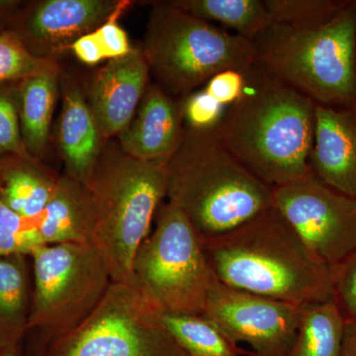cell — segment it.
I'll return each mask as SVG.
<instances>
[{"instance_id": "1", "label": "cell", "mask_w": 356, "mask_h": 356, "mask_svg": "<svg viewBox=\"0 0 356 356\" xmlns=\"http://www.w3.org/2000/svg\"><path fill=\"white\" fill-rule=\"evenodd\" d=\"M247 81L242 98L227 109L218 137L273 188L310 177L317 104L257 64Z\"/></svg>"}, {"instance_id": "2", "label": "cell", "mask_w": 356, "mask_h": 356, "mask_svg": "<svg viewBox=\"0 0 356 356\" xmlns=\"http://www.w3.org/2000/svg\"><path fill=\"white\" fill-rule=\"evenodd\" d=\"M203 245L227 286L297 306L332 299L331 267L273 206Z\"/></svg>"}, {"instance_id": "3", "label": "cell", "mask_w": 356, "mask_h": 356, "mask_svg": "<svg viewBox=\"0 0 356 356\" xmlns=\"http://www.w3.org/2000/svg\"><path fill=\"white\" fill-rule=\"evenodd\" d=\"M273 188L252 175L216 132L184 128L166 163V198L191 222L202 242L225 235L273 206Z\"/></svg>"}, {"instance_id": "4", "label": "cell", "mask_w": 356, "mask_h": 356, "mask_svg": "<svg viewBox=\"0 0 356 356\" xmlns=\"http://www.w3.org/2000/svg\"><path fill=\"white\" fill-rule=\"evenodd\" d=\"M254 43L257 65L316 104L356 105V0L324 24L271 25Z\"/></svg>"}, {"instance_id": "5", "label": "cell", "mask_w": 356, "mask_h": 356, "mask_svg": "<svg viewBox=\"0 0 356 356\" xmlns=\"http://www.w3.org/2000/svg\"><path fill=\"white\" fill-rule=\"evenodd\" d=\"M83 184L95 206L93 245L112 280H127L135 255L166 197V163L134 159L119 144L107 140Z\"/></svg>"}, {"instance_id": "6", "label": "cell", "mask_w": 356, "mask_h": 356, "mask_svg": "<svg viewBox=\"0 0 356 356\" xmlns=\"http://www.w3.org/2000/svg\"><path fill=\"white\" fill-rule=\"evenodd\" d=\"M140 50L159 88L179 99L202 88L218 72L236 70L248 74L257 64L254 42L168 1L154 4Z\"/></svg>"}, {"instance_id": "7", "label": "cell", "mask_w": 356, "mask_h": 356, "mask_svg": "<svg viewBox=\"0 0 356 356\" xmlns=\"http://www.w3.org/2000/svg\"><path fill=\"white\" fill-rule=\"evenodd\" d=\"M163 313L132 275L112 281L95 311L46 343L41 356H188L168 332Z\"/></svg>"}, {"instance_id": "8", "label": "cell", "mask_w": 356, "mask_h": 356, "mask_svg": "<svg viewBox=\"0 0 356 356\" xmlns=\"http://www.w3.org/2000/svg\"><path fill=\"white\" fill-rule=\"evenodd\" d=\"M165 313L202 315L215 280L202 240L175 204L159 208L153 233L140 245L132 274Z\"/></svg>"}, {"instance_id": "9", "label": "cell", "mask_w": 356, "mask_h": 356, "mask_svg": "<svg viewBox=\"0 0 356 356\" xmlns=\"http://www.w3.org/2000/svg\"><path fill=\"white\" fill-rule=\"evenodd\" d=\"M29 257L33 290L28 330H39L48 343L81 325L113 280L99 250L91 243L41 245Z\"/></svg>"}, {"instance_id": "10", "label": "cell", "mask_w": 356, "mask_h": 356, "mask_svg": "<svg viewBox=\"0 0 356 356\" xmlns=\"http://www.w3.org/2000/svg\"><path fill=\"white\" fill-rule=\"evenodd\" d=\"M273 206L330 267L356 250V200L315 175L273 187Z\"/></svg>"}, {"instance_id": "11", "label": "cell", "mask_w": 356, "mask_h": 356, "mask_svg": "<svg viewBox=\"0 0 356 356\" xmlns=\"http://www.w3.org/2000/svg\"><path fill=\"white\" fill-rule=\"evenodd\" d=\"M301 309L227 286L215 278L202 316L236 346L248 344L250 356H288L296 339Z\"/></svg>"}, {"instance_id": "12", "label": "cell", "mask_w": 356, "mask_h": 356, "mask_svg": "<svg viewBox=\"0 0 356 356\" xmlns=\"http://www.w3.org/2000/svg\"><path fill=\"white\" fill-rule=\"evenodd\" d=\"M113 0H42L23 4L9 31L36 57L55 60L76 40L95 31L114 10Z\"/></svg>"}, {"instance_id": "13", "label": "cell", "mask_w": 356, "mask_h": 356, "mask_svg": "<svg viewBox=\"0 0 356 356\" xmlns=\"http://www.w3.org/2000/svg\"><path fill=\"white\" fill-rule=\"evenodd\" d=\"M149 67L140 49L109 60L88 89V104L103 140L116 137L132 120L149 88Z\"/></svg>"}, {"instance_id": "14", "label": "cell", "mask_w": 356, "mask_h": 356, "mask_svg": "<svg viewBox=\"0 0 356 356\" xmlns=\"http://www.w3.org/2000/svg\"><path fill=\"white\" fill-rule=\"evenodd\" d=\"M310 165L323 184L356 200V105H316Z\"/></svg>"}, {"instance_id": "15", "label": "cell", "mask_w": 356, "mask_h": 356, "mask_svg": "<svg viewBox=\"0 0 356 356\" xmlns=\"http://www.w3.org/2000/svg\"><path fill=\"white\" fill-rule=\"evenodd\" d=\"M184 134L181 99L149 86L132 120L118 135L119 147L134 159L166 163Z\"/></svg>"}, {"instance_id": "16", "label": "cell", "mask_w": 356, "mask_h": 356, "mask_svg": "<svg viewBox=\"0 0 356 356\" xmlns=\"http://www.w3.org/2000/svg\"><path fill=\"white\" fill-rule=\"evenodd\" d=\"M63 109L58 145L67 175L84 182L96 165L105 142L79 84L67 77L62 83Z\"/></svg>"}, {"instance_id": "17", "label": "cell", "mask_w": 356, "mask_h": 356, "mask_svg": "<svg viewBox=\"0 0 356 356\" xmlns=\"http://www.w3.org/2000/svg\"><path fill=\"white\" fill-rule=\"evenodd\" d=\"M37 229L43 245H93L95 206L86 185L67 173L58 177L55 192L38 216Z\"/></svg>"}, {"instance_id": "18", "label": "cell", "mask_w": 356, "mask_h": 356, "mask_svg": "<svg viewBox=\"0 0 356 356\" xmlns=\"http://www.w3.org/2000/svg\"><path fill=\"white\" fill-rule=\"evenodd\" d=\"M58 178L32 156L6 154L0 161V199L20 216H39L55 192Z\"/></svg>"}, {"instance_id": "19", "label": "cell", "mask_w": 356, "mask_h": 356, "mask_svg": "<svg viewBox=\"0 0 356 356\" xmlns=\"http://www.w3.org/2000/svg\"><path fill=\"white\" fill-rule=\"evenodd\" d=\"M58 84L60 67L17 83L21 134L28 153L36 159L43 156L48 145Z\"/></svg>"}, {"instance_id": "20", "label": "cell", "mask_w": 356, "mask_h": 356, "mask_svg": "<svg viewBox=\"0 0 356 356\" xmlns=\"http://www.w3.org/2000/svg\"><path fill=\"white\" fill-rule=\"evenodd\" d=\"M28 255L0 257V350L18 346L28 330L32 290Z\"/></svg>"}, {"instance_id": "21", "label": "cell", "mask_w": 356, "mask_h": 356, "mask_svg": "<svg viewBox=\"0 0 356 356\" xmlns=\"http://www.w3.org/2000/svg\"><path fill=\"white\" fill-rule=\"evenodd\" d=\"M168 2L199 19L219 23L248 41H257L271 26L266 0H175Z\"/></svg>"}, {"instance_id": "22", "label": "cell", "mask_w": 356, "mask_h": 356, "mask_svg": "<svg viewBox=\"0 0 356 356\" xmlns=\"http://www.w3.org/2000/svg\"><path fill=\"white\" fill-rule=\"evenodd\" d=\"M346 327V318L332 299L302 306L288 356H341Z\"/></svg>"}, {"instance_id": "23", "label": "cell", "mask_w": 356, "mask_h": 356, "mask_svg": "<svg viewBox=\"0 0 356 356\" xmlns=\"http://www.w3.org/2000/svg\"><path fill=\"white\" fill-rule=\"evenodd\" d=\"M163 321L188 356H243L245 353L202 315L163 313Z\"/></svg>"}, {"instance_id": "24", "label": "cell", "mask_w": 356, "mask_h": 356, "mask_svg": "<svg viewBox=\"0 0 356 356\" xmlns=\"http://www.w3.org/2000/svg\"><path fill=\"white\" fill-rule=\"evenodd\" d=\"M339 0H266L271 25L314 27L324 24L348 6Z\"/></svg>"}, {"instance_id": "25", "label": "cell", "mask_w": 356, "mask_h": 356, "mask_svg": "<svg viewBox=\"0 0 356 356\" xmlns=\"http://www.w3.org/2000/svg\"><path fill=\"white\" fill-rule=\"evenodd\" d=\"M55 69H58L55 60L33 55L13 32L0 33V86L19 83Z\"/></svg>"}, {"instance_id": "26", "label": "cell", "mask_w": 356, "mask_h": 356, "mask_svg": "<svg viewBox=\"0 0 356 356\" xmlns=\"http://www.w3.org/2000/svg\"><path fill=\"white\" fill-rule=\"evenodd\" d=\"M38 216L26 218L13 212L0 199V257L31 254L41 247L38 235Z\"/></svg>"}, {"instance_id": "27", "label": "cell", "mask_w": 356, "mask_h": 356, "mask_svg": "<svg viewBox=\"0 0 356 356\" xmlns=\"http://www.w3.org/2000/svg\"><path fill=\"white\" fill-rule=\"evenodd\" d=\"M6 154L32 156L26 149L21 134L17 83L0 86V156Z\"/></svg>"}, {"instance_id": "28", "label": "cell", "mask_w": 356, "mask_h": 356, "mask_svg": "<svg viewBox=\"0 0 356 356\" xmlns=\"http://www.w3.org/2000/svg\"><path fill=\"white\" fill-rule=\"evenodd\" d=\"M181 102L184 128L196 132H216L228 109L203 88L181 98Z\"/></svg>"}, {"instance_id": "29", "label": "cell", "mask_w": 356, "mask_h": 356, "mask_svg": "<svg viewBox=\"0 0 356 356\" xmlns=\"http://www.w3.org/2000/svg\"><path fill=\"white\" fill-rule=\"evenodd\" d=\"M332 300L348 323H356V250L332 267Z\"/></svg>"}, {"instance_id": "30", "label": "cell", "mask_w": 356, "mask_h": 356, "mask_svg": "<svg viewBox=\"0 0 356 356\" xmlns=\"http://www.w3.org/2000/svg\"><path fill=\"white\" fill-rule=\"evenodd\" d=\"M131 4L132 2L128 0L118 1L108 18L93 31L104 51L106 60L124 57L132 51L133 48L129 42L127 33L119 24V18Z\"/></svg>"}, {"instance_id": "31", "label": "cell", "mask_w": 356, "mask_h": 356, "mask_svg": "<svg viewBox=\"0 0 356 356\" xmlns=\"http://www.w3.org/2000/svg\"><path fill=\"white\" fill-rule=\"evenodd\" d=\"M247 83V74L245 72L226 70L211 77L202 88L215 100L228 108L242 98Z\"/></svg>"}, {"instance_id": "32", "label": "cell", "mask_w": 356, "mask_h": 356, "mask_svg": "<svg viewBox=\"0 0 356 356\" xmlns=\"http://www.w3.org/2000/svg\"><path fill=\"white\" fill-rule=\"evenodd\" d=\"M70 50L74 54L77 60L88 65H95L106 60L104 51L93 32L79 37L70 47Z\"/></svg>"}, {"instance_id": "33", "label": "cell", "mask_w": 356, "mask_h": 356, "mask_svg": "<svg viewBox=\"0 0 356 356\" xmlns=\"http://www.w3.org/2000/svg\"><path fill=\"white\" fill-rule=\"evenodd\" d=\"M22 6L20 1H0V33L9 31Z\"/></svg>"}, {"instance_id": "34", "label": "cell", "mask_w": 356, "mask_h": 356, "mask_svg": "<svg viewBox=\"0 0 356 356\" xmlns=\"http://www.w3.org/2000/svg\"><path fill=\"white\" fill-rule=\"evenodd\" d=\"M341 356H356V323L346 322Z\"/></svg>"}, {"instance_id": "35", "label": "cell", "mask_w": 356, "mask_h": 356, "mask_svg": "<svg viewBox=\"0 0 356 356\" xmlns=\"http://www.w3.org/2000/svg\"><path fill=\"white\" fill-rule=\"evenodd\" d=\"M0 356H19L18 355V346L2 348L0 350Z\"/></svg>"}, {"instance_id": "36", "label": "cell", "mask_w": 356, "mask_h": 356, "mask_svg": "<svg viewBox=\"0 0 356 356\" xmlns=\"http://www.w3.org/2000/svg\"><path fill=\"white\" fill-rule=\"evenodd\" d=\"M1 159H2V156H0V161H1Z\"/></svg>"}]
</instances>
